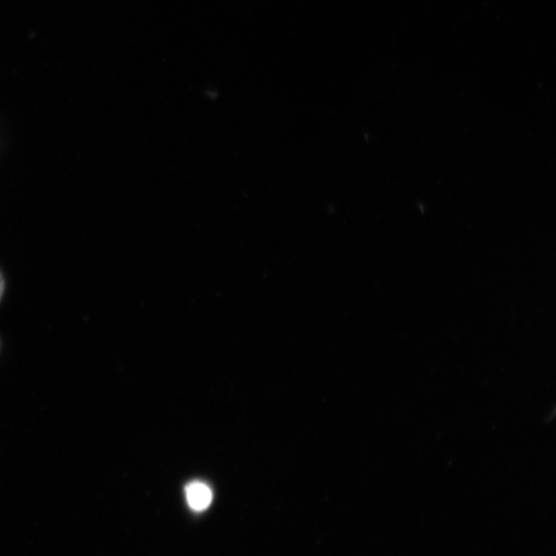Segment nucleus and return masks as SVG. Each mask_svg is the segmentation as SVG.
Returning a JSON list of instances; mask_svg holds the SVG:
<instances>
[{"label": "nucleus", "instance_id": "nucleus-1", "mask_svg": "<svg viewBox=\"0 0 556 556\" xmlns=\"http://www.w3.org/2000/svg\"><path fill=\"white\" fill-rule=\"evenodd\" d=\"M186 498L194 511H205L213 502L211 486L203 482H192L187 485Z\"/></svg>", "mask_w": 556, "mask_h": 556}, {"label": "nucleus", "instance_id": "nucleus-2", "mask_svg": "<svg viewBox=\"0 0 556 556\" xmlns=\"http://www.w3.org/2000/svg\"><path fill=\"white\" fill-rule=\"evenodd\" d=\"M3 291H4V281H3L2 275H0V299H2V296H3Z\"/></svg>", "mask_w": 556, "mask_h": 556}]
</instances>
